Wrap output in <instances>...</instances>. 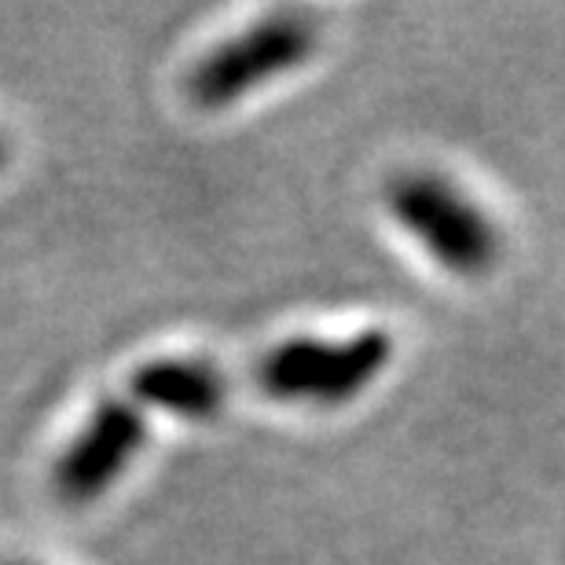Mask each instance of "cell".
<instances>
[{"mask_svg": "<svg viewBox=\"0 0 565 565\" xmlns=\"http://www.w3.org/2000/svg\"><path fill=\"white\" fill-rule=\"evenodd\" d=\"M147 412L129 397H104L52 462V492L66 507H88L115 489L147 448Z\"/></svg>", "mask_w": 565, "mask_h": 565, "instance_id": "4", "label": "cell"}, {"mask_svg": "<svg viewBox=\"0 0 565 565\" xmlns=\"http://www.w3.org/2000/svg\"><path fill=\"white\" fill-rule=\"evenodd\" d=\"M129 401L140 412H162L169 419L210 423L228 401V382L206 360L154 356L129 375Z\"/></svg>", "mask_w": 565, "mask_h": 565, "instance_id": "5", "label": "cell"}, {"mask_svg": "<svg viewBox=\"0 0 565 565\" xmlns=\"http://www.w3.org/2000/svg\"><path fill=\"white\" fill-rule=\"evenodd\" d=\"M8 565H26V562H8Z\"/></svg>", "mask_w": 565, "mask_h": 565, "instance_id": "6", "label": "cell"}, {"mask_svg": "<svg viewBox=\"0 0 565 565\" xmlns=\"http://www.w3.org/2000/svg\"><path fill=\"white\" fill-rule=\"evenodd\" d=\"M397 342L382 327L345 338L294 334L273 345L257 364V390L279 404L342 408L360 401L393 364Z\"/></svg>", "mask_w": 565, "mask_h": 565, "instance_id": "1", "label": "cell"}, {"mask_svg": "<svg viewBox=\"0 0 565 565\" xmlns=\"http://www.w3.org/2000/svg\"><path fill=\"white\" fill-rule=\"evenodd\" d=\"M386 210L440 273L478 279L500 262V232L492 217L445 177L401 173L386 188Z\"/></svg>", "mask_w": 565, "mask_h": 565, "instance_id": "2", "label": "cell"}, {"mask_svg": "<svg viewBox=\"0 0 565 565\" xmlns=\"http://www.w3.org/2000/svg\"><path fill=\"white\" fill-rule=\"evenodd\" d=\"M316 52V26L309 19L279 11L235 38L221 41L188 74V96L202 110H224L276 77L298 71Z\"/></svg>", "mask_w": 565, "mask_h": 565, "instance_id": "3", "label": "cell"}]
</instances>
